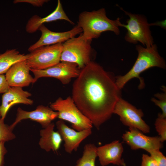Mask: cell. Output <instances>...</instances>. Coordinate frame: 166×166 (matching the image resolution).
I'll use <instances>...</instances> for the list:
<instances>
[{"instance_id":"obj_1","label":"cell","mask_w":166,"mask_h":166,"mask_svg":"<svg viewBox=\"0 0 166 166\" xmlns=\"http://www.w3.org/2000/svg\"><path fill=\"white\" fill-rule=\"evenodd\" d=\"M74 81L72 98L97 129L110 118L121 97L115 77L100 65L91 61L80 70Z\"/></svg>"},{"instance_id":"obj_2","label":"cell","mask_w":166,"mask_h":166,"mask_svg":"<svg viewBox=\"0 0 166 166\" xmlns=\"http://www.w3.org/2000/svg\"><path fill=\"white\" fill-rule=\"evenodd\" d=\"M136 49L138 55L132 67L125 75L116 77V84L121 90L128 81L134 78L139 80L138 88L142 89L144 88L145 84L143 78L140 77L141 73L154 67L164 69L166 68L165 61L159 53L156 45L153 44L149 47H144L138 45L136 46Z\"/></svg>"},{"instance_id":"obj_3","label":"cell","mask_w":166,"mask_h":166,"mask_svg":"<svg viewBox=\"0 0 166 166\" xmlns=\"http://www.w3.org/2000/svg\"><path fill=\"white\" fill-rule=\"evenodd\" d=\"M119 18L112 20L107 16L105 8L91 12L85 11L78 17L77 25L82 30V35L86 40L91 41L97 38L103 32L110 31L118 35L122 23Z\"/></svg>"},{"instance_id":"obj_4","label":"cell","mask_w":166,"mask_h":166,"mask_svg":"<svg viewBox=\"0 0 166 166\" xmlns=\"http://www.w3.org/2000/svg\"><path fill=\"white\" fill-rule=\"evenodd\" d=\"M129 18L126 24H122L121 27L125 28L127 32L124 39L128 42L136 44L138 42L146 47L154 44V40L150 30V26L154 23H149L145 16L140 14H132L121 9Z\"/></svg>"},{"instance_id":"obj_5","label":"cell","mask_w":166,"mask_h":166,"mask_svg":"<svg viewBox=\"0 0 166 166\" xmlns=\"http://www.w3.org/2000/svg\"><path fill=\"white\" fill-rule=\"evenodd\" d=\"M91 41L85 39L82 34L69 39L62 44L61 61L76 64L81 69L90 61Z\"/></svg>"},{"instance_id":"obj_6","label":"cell","mask_w":166,"mask_h":166,"mask_svg":"<svg viewBox=\"0 0 166 166\" xmlns=\"http://www.w3.org/2000/svg\"><path fill=\"white\" fill-rule=\"evenodd\" d=\"M50 108L58 113V117L72 124L73 128L78 131L91 129L93 124L78 109L72 97L64 99L58 98L51 103Z\"/></svg>"},{"instance_id":"obj_7","label":"cell","mask_w":166,"mask_h":166,"mask_svg":"<svg viewBox=\"0 0 166 166\" xmlns=\"http://www.w3.org/2000/svg\"><path fill=\"white\" fill-rule=\"evenodd\" d=\"M62 43L42 46L28 54L26 63L30 69L43 70L61 61Z\"/></svg>"},{"instance_id":"obj_8","label":"cell","mask_w":166,"mask_h":166,"mask_svg":"<svg viewBox=\"0 0 166 166\" xmlns=\"http://www.w3.org/2000/svg\"><path fill=\"white\" fill-rule=\"evenodd\" d=\"M113 113L118 115L122 124L129 128H136L144 133L150 132V127L142 118L144 115L142 110L121 97L115 105Z\"/></svg>"},{"instance_id":"obj_9","label":"cell","mask_w":166,"mask_h":166,"mask_svg":"<svg viewBox=\"0 0 166 166\" xmlns=\"http://www.w3.org/2000/svg\"><path fill=\"white\" fill-rule=\"evenodd\" d=\"M30 71L34 75V83L40 78L52 77L58 79L63 84L69 83L73 78H77L80 72L76 64L61 61L45 69H30Z\"/></svg>"},{"instance_id":"obj_10","label":"cell","mask_w":166,"mask_h":166,"mask_svg":"<svg viewBox=\"0 0 166 166\" xmlns=\"http://www.w3.org/2000/svg\"><path fill=\"white\" fill-rule=\"evenodd\" d=\"M122 138L133 150L142 149L148 152L153 150H160L163 147V142L159 136H147L134 128H129V130L123 134Z\"/></svg>"},{"instance_id":"obj_11","label":"cell","mask_w":166,"mask_h":166,"mask_svg":"<svg viewBox=\"0 0 166 166\" xmlns=\"http://www.w3.org/2000/svg\"><path fill=\"white\" fill-rule=\"evenodd\" d=\"M39 30L42 33L41 37L36 43L29 47L28 51L30 52L42 46L62 43L82 32V29L77 25L71 30L64 32L52 31L44 24L42 25Z\"/></svg>"},{"instance_id":"obj_12","label":"cell","mask_w":166,"mask_h":166,"mask_svg":"<svg viewBox=\"0 0 166 166\" xmlns=\"http://www.w3.org/2000/svg\"><path fill=\"white\" fill-rule=\"evenodd\" d=\"M58 113L48 106L39 105L34 110L27 111L19 107L17 109L15 121L10 126L13 129L21 121L29 119L39 123L44 128H45L52 121L58 117Z\"/></svg>"},{"instance_id":"obj_13","label":"cell","mask_w":166,"mask_h":166,"mask_svg":"<svg viewBox=\"0 0 166 166\" xmlns=\"http://www.w3.org/2000/svg\"><path fill=\"white\" fill-rule=\"evenodd\" d=\"M56 124L57 131L64 141L65 150L70 154L73 151H77L81 142L92 133L91 129L76 131L69 127L61 120L57 121Z\"/></svg>"},{"instance_id":"obj_14","label":"cell","mask_w":166,"mask_h":166,"mask_svg":"<svg viewBox=\"0 0 166 166\" xmlns=\"http://www.w3.org/2000/svg\"><path fill=\"white\" fill-rule=\"evenodd\" d=\"M30 68L26 60L17 62L6 73L5 77L10 87L22 88L34 83V78L30 73Z\"/></svg>"},{"instance_id":"obj_15","label":"cell","mask_w":166,"mask_h":166,"mask_svg":"<svg viewBox=\"0 0 166 166\" xmlns=\"http://www.w3.org/2000/svg\"><path fill=\"white\" fill-rule=\"evenodd\" d=\"M32 94L24 90L22 88L10 87L7 91L2 96V102L0 106V116L4 120L10 108L17 104L32 105L33 101L29 97Z\"/></svg>"},{"instance_id":"obj_16","label":"cell","mask_w":166,"mask_h":166,"mask_svg":"<svg viewBox=\"0 0 166 166\" xmlns=\"http://www.w3.org/2000/svg\"><path fill=\"white\" fill-rule=\"evenodd\" d=\"M123 151L122 143L119 140H115L97 147V156L102 166H106L110 164L123 166L124 163L121 159Z\"/></svg>"},{"instance_id":"obj_17","label":"cell","mask_w":166,"mask_h":166,"mask_svg":"<svg viewBox=\"0 0 166 166\" xmlns=\"http://www.w3.org/2000/svg\"><path fill=\"white\" fill-rule=\"evenodd\" d=\"M59 20H65L71 24H74L66 14L60 0L58 1L55 9L48 15L43 18L36 15L32 16L26 25V31L28 33H33L39 30L44 23Z\"/></svg>"},{"instance_id":"obj_18","label":"cell","mask_w":166,"mask_h":166,"mask_svg":"<svg viewBox=\"0 0 166 166\" xmlns=\"http://www.w3.org/2000/svg\"><path fill=\"white\" fill-rule=\"evenodd\" d=\"M54 123H51L40 131L41 137L39 144L41 148L47 152L52 150L57 152L63 140L58 132L54 131Z\"/></svg>"},{"instance_id":"obj_19","label":"cell","mask_w":166,"mask_h":166,"mask_svg":"<svg viewBox=\"0 0 166 166\" xmlns=\"http://www.w3.org/2000/svg\"><path fill=\"white\" fill-rule=\"evenodd\" d=\"M28 54L21 53L16 49L7 50L0 54V74L6 73L13 65L26 60Z\"/></svg>"},{"instance_id":"obj_20","label":"cell","mask_w":166,"mask_h":166,"mask_svg":"<svg viewBox=\"0 0 166 166\" xmlns=\"http://www.w3.org/2000/svg\"><path fill=\"white\" fill-rule=\"evenodd\" d=\"M97 149V147L93 144H85L83 155L77 160L75 166H95Z\"/></svg>"},{"instance_id":"obj_21","label":"cell","mask_w":166,"mask_h":166,"mask_svg":"<svg viewBox=\"0 0 166 166\" xmlns=\"http://www.w3.org/2000/svg\"><path fill=\"white\" fill-rule=\"evenodd\" d=\"M161 89L163 92L157 93L154 95V96L158 100L152 97L151 100L162 110V113H159L158 116L162 118H166V88L165 86L163 85Z\"/></svg>"},{"instance_id":"obj_22","label":"cell","mask_w":166,"mask_h":166,"mask_svg":"<svg viewBox=\"0 0 166 166\" xmlns=\"http://www.w3.org/2000/svg\"><path fill=\"white\" fill-rule=\"evenodd\" d=\"M4 120L0 118V142H5L14 139L15 136L12 132L13 129L10 126L5 124Z\"/></svg>"},{"instance_id":"obj_23","label":"cell","mask_w":166,"mask_h":166,"mask_svg":"<svg viewBox=\"0 0 166 166\" xmlns=\"http://www.w3.org/2000/svg\"><path fill=\"white\" fill-rule=\"evenodd\" d=\"M156 129L163 143L166 140V118L159 116L155 123Z\"/></svg>"},{"instance_id":"obj_24","label":"cell","mask_w":166,"mask_h":166,"mask_svg":"<svg viewBox=\"0 0 166 166\" xmlns=\"http://www.w3.org/2000/svg\"><path fill=\"white\" fill-rule=\"evenodd\" d=\"M155 160L158 166H166V157L160 150H153L148 152Z\"/></svg>"},{"instance_id":"obj_25","label":"cell","mask_w":166,"mask_h":166,"mask_svg":"<svg viewBox=\"0 0 166 166\" xmlns=\"http://www.w3.org/2000/svg\"><path fill=\"white\" fill-rule=\"evenodd\" d=\"M141 166H158V165L150 156L144 154L142 155Z\"/></svg>"},{"instance_id":"obj_26","label":"cell","mask_w":166,"mask_h":166,"mask_svg":"<svg viewBox=\"0 0 166 166\" xmlns=\"http://www.w3.org/2000/svg\"><path fill=\"white\" fill-rule=\"evenodd\" d=\"M47 0H14L13 1L14 4L19 3H26L31 4L34 6H42L45 3L47 2Z\"/></svg>"},{"instance_id":"obj_27","label":"cell","mask_w":166,"mask_h":166,"mask_svg":"<svg viewBox=\"0 0 166 166\" xmlns=\"http://www.w3.org/2000/svg\"><path fill=\"white\" fill-rule=\"evenodd\" d=\"M10 87L6 81L5 76L0 74V93L6 92Z\"/></svg>"},{"instance_id":"obj_28","label":"cell","mask_w":166,"mask_h":166,"mask_svg":"<svg viewBox=\"0 0 166 166\" xmlns=\"http://www.w3.org/2000/svg\"><path fill=\"white\" fill-rule=\"evenodd\" d=\"M5 142H0V166H4V156L7 152L4 146Z\"/></svg>"},{"instance_id":"obj_29","label":"cell","mask_w":166,"mask_h":166,"mask_svg":"<svg viewBox=\"0 0 166 166\" xmlns=\"http://www.w3.org/2000/svg\"><path fill=\"white\" fill-rule=\"evenodd\" d=\"M123 166H126V164L125 163H124Z\"/></svg>"}]
</instances>
